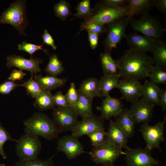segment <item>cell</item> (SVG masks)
Instances as JSON below:
<instances>
[{"instance_id": "cell-8", "label": "cell", "mask_w": 166, "mask_h": 166, "mask_svg": "<svg viewBox=\"0 0 166 166\" xmlns=\"http://www.w3.org/2000/svg\"><path fill=\"white\" fill-rule=\"evenodd\" d=\"M122 149L107 141L99 146L93 147L88 153L94 162L104 166L113 164L120 156L124 155Z\"/></svg>"}, {"instance_id": "cell-4", "label": "cell", "mask_w": 166, "mask_h": 166, "mask_svg": "<svg viewBox=\"0 0 166 166\" xmlns=\"http://www.w3.org/2000/svg\"><path fill=\"white\" fill-rule=\"evenodd\" d=\"M129 23L134 30L158 40H161L166 30L160 22L148 13L142 14L138 19L130 18Z\"/></svg>"}, {"instance_id": "cell-29", "label": "cell", "mask_w": 166, "mask_h": 166, "mask_svg": "<svg viewBox=\"0 0 166 166\" xmlns=\"http://www.w3.org/2000/svg\"><path fill=\"white\" fill-rule=\"evenodd\" d=\"M154 64L164 68L166 66V44L164 42L158 41L152 53Z\"/></svg>"}, {"instance_id": "cell-20", "label": "cell", "mask_w": 166, "mask_h": 166, "mask_svg": "<svg viewBox=\"0 0 166 166\" xmlns=\"http://www.w3.org/2000/svg\"><path fill=\"white\" fill-rule=\"evenodd\" d=\"M106 132L107 141L121 148L127 149L129 148L127 145L128 138L117 126L114 121L110 120Z\"/></svg>"}, {"instance_id": "cell-36", "label": "cell", "mask_w": 166, "mask_h": 166, "mask_svg": "<svg viewBox=\"0 0 166 166\" xmlns=\"http://www.w3.org/2000/svg\"><path fill=\"white\" fill-rule=\"evenodd\" d=\"M55 154L47 159L43 160L38 158L26 161L19 160L14 166H54L53 159Z\"/></svg>"}, {"instance_id": "cell-41", "label": "cell", "mask_w": 166, "mask_h": 166, "mask_svg": "<svg viewBox=\"0 0 166 166\" xmlns=\"http://www.w3.org/2000/svg\"><path fill=\"white\" fill-rule=\"evenodd\" d=\"M53 98L54 104L57 107L70 108L65 95L63 94L61 91L57 92L53 95Z\"/></svg>"}, {"instance_id": "cell-9", "label": "cell", "mask_w": 166, "mask_h": 166, "mask_svg": "<svg viewBox=\"0 0 166 166\" xmlns=\"http://www.w3.org/2000/svg\"><path fill=\"white\" fill-rule=\"evenodd\" d=\"M165 122V118L154 125H149L148 122H144L140 127L138 130L146 143L145 148L149 151L151 152L156 148L162 151L160 145L161 142L164 140V129Z\"/></svg>"}, {"instance_id": "cell-30", "label": "cell", "mask_w": 166, "mask_h": 166, "mask_svg": "<svg viewBox=\"0 0 166 166\" xmlns=\"http://www.w3.org/2000/svg\"><path fill=\"white\" fill-rule=\"evenodd\" d=\"M64 70L62 62L59 60L57 55L50 56L49 62L45 68V72L50 76L56 77Z\"/></svg>"}, {"instance_id": "cell-28", "label": "cell", "mask_w": 166, "mask_h": 166, "mask_svg": "<svg viewBox=\"0 0 166 166\" xmlns=\"http://www.w3.org/2000/svg\"><path fill=\"white\" fill-rule=\"evenodd\" d=\"M100 58L104 75L118 74L117 62V60L113 58L110 54L101 53Z\"/></svg>"}, {"instance_id": "cell-11", "label": "cell", "mask_w": 166, "mask_h": 166, "mask_svg": "<svg viewBox=\"0 0 166 166\" xmlns=\"http://www.w3.org/2000/svg\"><path fill=\"white\" fill-rule=\"evenodd\" d=\"M52 116L53 120L62 132L72 131L79 121L77 116L70 108H55L53 109Z\"/></svg>"}, {"instance_id": "cell-3", "label": "cell", "mask_w": 166, "mask_h": 166, "mask_svg": "<svg viewBox=\"0 0 166 166\" xmlns=\"http://www.w3.org/2000/svg\"><path fill=\"white\" fill-rule=\"evenodd\" d=\"M26 2L24 0L15 1L2 13L0 18V23L12 26L20 35L26 36L25 30L28 23Z\"/></svg>"}, {"instance_id": "cell-26", "label": "cell", "mask_w": 166, "mask_h": 166, "mask_svg": "<svg viewBox=\"0 0 166 166\" xmlns=\"http://www.w3.org/2000/svg\"><path fill=\"white\" fill-rule=\"evenodd\" d=\"M120 77L118 74L104 75L99 80L101 97H106L113 89L117 88Z\"/></svg>"}, {"instance_id": "cell-24", "label": "cell", "mask_w": 166, "mask_h": 166, "mask_svg": "<svg viewBox=\"0 0 166 166\" xmlns=\"http://www.w3.org/2000/svg\"><path fill=\"white\" fill-rule=\"evenodd\" d=\"M78 91L93 99L97 97H101L99 80L95 77H90L83 80Z\"/></svg>"}, {"instance_id": "cell-27", "label": "cell", "mask_w": 166, "mask_h": 166, "mask_svg": "<svg viewBox=\"0 0 166 166\" xmlns=\"http://www.w3.org/2000/svg\"><path fill=\"white\" fill-rule=\"evenodd\" d=\"M53 95L50 91L43 89L35 98L34 105L40 111H44L55 108Z\"/></svg>"}, {"instance_id": "cell-32", "label": "cell", "mask_w": 166, "mask_h": 166, "mask_svg": "<svg viewBox=\"0 0 166 166\" xmlns=\"http://www.w3.org/2000/svg\"><path fill=\"white\" fill-rule=\"evenodd\" d=\"M20 85L25 87L27 94L33 98H35L43 90L33 78L32 74L29 79Z\"/></svg>"}, {"instance_id": "cell-22", "label": "cell", "mask_w": 166, "mask_h": 166, "mask_svg": "<svg viewBox=\"0 0 166 166\" xmlns=\"http://www.w3.org/2000/svg\"><path fill=\"white\" fill-rule=\"evenodd\" d=\"M160 89L157 85L146 80L142 85L141 97L145 101L155 105H160Z\"/></svg>"}, {"instance_id": "cell-2", "label": "cell", "mask_w": 166, "mask_h": 166, "mask_svg": "<svg viewBox=\"0 0 166 166\" xmlns=\"http://www.w3.org/2000/svg\"><path fill=\"white\" fill-rule=\"evenodd\" d=\"M26 133L52 140L57 138L62 130L54 121L45 113H34L23 122Z\"/></svg>"}, {"instance_id": "cell-21", "label": "cell", "mask_w": 166, "mask_h": 166, "mask_svg": "<svg viewBox=\"0 0 166 166\" xmlns=\"http://www.w3.org/2000/svg\"><path fill=\"white\" fill-rule=\"evenodd\" d=\"M78 92L77 99L72 109L77 116L82 119L92 116L93 115L92 107L93 99Z\"/></svg>"}, {"instance_id": "cell-13", "label": "cell", "mask_w": 166, "mask_h": 166, "mask_svg": "<svg viewBox=\"0 0 166 166\" xmlns=\"http://www.w3.org/2000/svg\"><path fill=\"white\" fill-rule=\"evenodd\" d=\"M139 80L130 78L119 80L117 87L122 94L121 100L133 103L141 97L142 85Z\"/></svg>"}, {"instance_id": "cell-34", "label": "cell", "mask_w": 166, "mask_h": 166, "mask_svg": "<svg viewBox=\"0 0 166 166\" xmlns=\"http://www.w3.org/2000/svg\"><path fill=\"white\" fill-rule=\"evenodd\" d=\"M53 10L55 16L65 20L72 14L69 3L65 0H61L55 5Z\"/></svg>"}, {"instance_id": "cell-39", "label": "cell", "mask_w": 166, "mask_h": 166, "mask_svg": "<svg viewBox=\"0 0 166 166\" xmlns=\"http://www.w3.org/2000/svg\"><path fill=\"white\" fill-rule=\"evenodd\" d=\"M43 44L40 45H36L30 43H27L26 41L22 42L21 44H19L18 48L19 50L25 51L30 54L32 57V55L37 50H42L46 53L47 54V50L44 49L42 48Z\"/></svg>"}, {"instance_id": "cell-31", "label": "cell", "mask_w": 166, "mask_h": 166, "mask_svg": "<svg viewBox=\"0 0 166 166\" xmlns=\"http://www.w3.org/2000/svg\"><path fill=\"white\" fill-rule=\"evenodd\" d=\"M148 77H150V82L154 84H166V72L164 67L154 65Z\"/></svg>"}, {"instance_id": "cell-18", "label": "cell", "mask_w": 166, "mask_h": 166, "mask_svg": "<svg viewBox=\"0 0 166 166\" xmlns=\"http://www.w3.org/2000/svg\"><path fill=\"white\" fill-rule=\"evenodd\" d=\"M121 100L108 94L103 100L101 105L97 107V109L101 112V116L104 120L115 117L122 111L124 105Z\"/></svg>"}, {"instance_id": "cell-43", "label": "cell", "mask_w": 166, "mask_h": 166, "mask_svg": "<svg viewBox=\"0 0 166 166\" xmlns=\"http://www.w3.org/2000/svg\"><path fill=\"white\" fill-rule=\"evenodd\" d=\"M42 38L43 41V43L51 46L53 50L57 49V46L55 44L54 40L49 34L48 30L46 29L44 30V33L42 35Z\"/></svg>"}, {"instance_id": "cell-17", "label": "cell", "mask_w": 166, "mask_h": 166, "mask_svg": "<svg viewBox=\"0 0 166 166\" xmlns=\"http://www.w3.org/2000/svg\"><path fill=\"white\" fill-rule=\"evenodd\" d=\"M130 48L143 52L152 53L160 40L136 33L125 34L124 37Z\"/></svg>"}, {"instance_id": "cell-40", "label": "cell", "mask_w": 166, "mask_h": 166, "mask_svg": "<svg viewBox=\"0 0 166 166\" xmlns=\"http://www.w3.org/2000/svg\"><path fill=\"white\" fill-rule=\"evenodd\" d=\"M78 92L75 88V84L72 82L66 94L65 95L70 108L72 109L78 97Z\"/></svg>"}, {"instance_id": "cell-15", "label": "cell", "mask_w": 166, "mask_h": 166, "mask_svg": "<svg viewBox=\"0 0 166 166\" xmlns=\"http://www.w3.org/2000/svg\"><path fill=\"white\" fill-rule=\"evenodd\" d=\"M6 59V65L9 69L16 67L21 70L29 71L32 75H35L42 71L39 66L43 62L39 58L31 57L28 59L20 56L12 55L7 56Z\"/></svg>"}, {"instance_id": "cell-42", "label": "cell", "mask_w": 166, "mask_h": 166, "mask_svg": "<svg viewBox=\"0 0 166 166\" xmlns=\"http://www.w3.org/2000/svg\"><path fill=\"white\" fill-rule=\"evenodd\" d=\"M20 85L14 81L9 80L5 81L0 85V93L3 95L9 94L16 87Z\"/></svg>"}, {"instance_id": "cell-38", "label": "cell", "mask_w": 166, "mask_h": 166, "mask_svg": "<svg viewBox=\"0 0 166 166\" xmlns=\"http://www.w3.org/2000/svg\"><path fill=\"white\" fill-rule=\"evenodd\" d=\"M9 140L14 141L16 142L18 141L12 138L0 123V155L4 159L6 158V156L4 151L3 146L6 142Z\"/></svg>"}, {"instance_id": "cell-12", "label": "cell", "mask_w": 166, "mask_h": 166, "mask_svg": "<svg viewBox=\"0 0 166 166\" xmlns=\"http://www.w3.org/2000/svg\"><path fill=\"white\" fill-rule=\"evenodd\" d=\"M104 120L101 116L94 115L78 121L72 130L71 135L78 138L84 135H88L92 132L100 129H105Z\"/></svg>"}, {"instance_id": "cell-37", "label": "cell", "mask_w": 166, "mask_h": 166, "mask_svg": "<svg viewBox=\"0 0 166 166\" xmlns=\"http://www.w3.org/2000/svg\"><path fill=\"white\" fill-rule=\"evenodd\" d=\"M92 145L93 147L99 146L107 141L106 132L105 129L95 131L88 134Z\"/></svg>"}, {"instance_id": "cell-44", "label": "cell", "mask_w": 166, "mask_h": 166, "mask_svg": "<svg viewBox=\"0 0 166 166\" xmlns=\"http://www.w3.org/2000/svg\"><path fill=\"white\" fill-rule=\"evenodd\" d=\"M105 5L115 8H121L128 4V0H105L102 1Z\"/></svg>"}, {"instance_id": "cell-47", "label": "cell", "mask_w": 166, "mask_h": 166, "mask_svg": "<svg viewBox=\"0 0 166 166\" xmlns=\"http://www.w3.org/2000/svg\"><path fill=\"white\" fill-rule=\"evenodd\" d=\"M153 6L164 15L166 14V0H153Z\"/></svg>"}, {"instance_id": "cell-19", "label": "cell", "mask_w": 166, "mask_h": 166, "mask_svg": "<svg viewBox=\"0 0 166 166\" xmlns=\"http://www.w3.org/2000/svg\"><path fill=\"white\" fill-rule=\"evenodd\" d=\"M114 117L116 124L128 138L133 136L135 124L128 109H124L119 114Z\"/></svg>"}, {"instance_id": "cell-25", "label": "cell", "mask_w": 166, "mask_h": 166, "mask_svg": "<svg viewBox=\"0 0 166 166\" xmlns=\"http://www.w3.org/2000/svg\"><path fill=\"white\" fill-rule=\"evenodd\" d=\"M34 79L43 89L50 91L64 85L67 81L66 78H60L50 75L43 77L35 75Z\"/></svg>"}, {"instance_id": "cell-49", "label": "cell", "mask_w": 166, "mask_h": 166, "mask_svg": "<svg viewBox=\"0 0 166 166\" xmlns=\"http://www.w3.org/2000/svg\"><path fill=\"white\" fill-rule=\"evenodd\" d=\"M104 166H115L113 164H110L107 165H106Z\"/></svg>"}, {"instance_id": "cell-1", "label": "cell", "mask_w": 166, "mask_h": 166, "mask_svg": "<svg viewBox=\"0 0 166 166\" xmlns=\"http://www.w3.org/2000/svg\"><path fill=\"white\" fill-rule=\"evenodd\" d=\"M117 61L120 77L138 80L147 77L154 64L152 57L144 52L131 48L126 50Z\"/></svg>"}, {"instance_id": "cell-50", "label": "cell", "mask_w": 166, "mask_h": 166, "mask_svg": "<svg viewBox=\"0 0 166 166\" xmlns=\"http://www.w3.org/2000/svg\"><path fill=\"white\" fill-rule=\"evenodd\" d=\"M0 166H5V165L4 164H0Z\"/></svg>"}, {"instance_id": "cell-48", "label": "cell", "mask_w": 166, "mask_h": 166, "mask_svg": "<svg viewBox=\"0 0 166 166\" xmlns=\"http://www.w3.org/2000/svg\"><path fill=\"white\" fill-rule=\"evenodd\" d=\"M160 106H161L162 111L166 110V89H160L159 95Z\"/></svg>"}, {"instance_id": "cell-14", "label": "cell", "mask_w": 166, "mask_h": 166, "mask_svg": "<svg viewBox=\"0 0 166 166\" xmlns=\"http://www.w3.org/2000/svg\"><path fill=\"white\" fill-rule=\"evenodd\" d=\"M155 105L141 98L132 103L128 111L135 124L148 122L152 118Z\"/></svg>"}, {"instance_id": "cell-5", "label": "cell", "mask_w": 166, "mask_h": 166, "mask_svg": "<svg viewBox=\"0 0 166 166\" xmlns=\"http://www.w3.org/2000/svg\"><path fill=\"white\" fill-rule=\"evenodd\" d=\"M130 18L125 16L117 19L107 24V36L103 42L105 52L110 54L113 48L121 42L125 35V30Z\"/></svg>"}, {"instance_id": "cell-10", "label": "cell", "mask_w": 166, "mask_h": 166, "mask_svg": "<svg viewBox=\"0 0 166 166\" xmlns=\"http://www.w3.org/2000/svg\"><path fill=\"white\" fill-rule=\"evenodd\" d=\"M126 164L124 166H158L160 161L153 158L151 152L145 148H130L124 152Z\"/></svg>"}, {"instance_id": "cell-35", "label": "cell", "mask_w": 166, "mask_h": 166, "mask_svg": "<svg viewBox=\"0 0 166 166\" xmlns=\"http://www.w3.org/2000/svg\"><path fill=\"white\" fill-rule=\"evenodd\" d=\"M83 30L89 31L97 34L99 36L106 32V27L93 21L85 20L81 26V30L78 34Z\"/></svg>"}, {"instance_id": "cell-46", "label": "cell", "mask_w": 166, "mask_h": 166, "mask_svg": "<svg viewBox=\"0 0 166 166\" xmlns=\"http://www.w3.org/2000/svg\"><path fill=\"white\" fill-rule=\"evenodd\" d=\"M90 45L93 49H96L98 45L99 35L96 33L87 31Z\"/></svg>"}, {"instance_id": "cell-7", "label": "cell", "mask_w": 166, "mask_h": 166, "mask_svg": "<svg viewBox=\"0 0 166 166\" xmlns=\"http://www.w3.org/2000/svg\"><path fill=\"white\" fill-rule=\"evenodd\" d=\"M94 9L93 14L85 20L93 21L103 26L127 16L128 11V4L122 7L115 8L105 5L102 1L98 2Z\"/></svg>"}, {"instance_id": "cell-33", "label": "cell", "mask_w": 166, "mask_h": 166, "mask_svg": "<svg viewBox=\"0 0 166 166\" xmlns=\"http://www.w3.org/2000/svg\"><path fill=\"white\" fill-rule=\"evenodd\" d=\"M76 10V13L73 14L75 16L85 19L93 14L94 9L91 8L89 0H83L78 3Z\"/></svg>"}, {"instance_id": "cell-23", "label": "cell", "mask_w": 166, "mask_h": 166, "mask_svg": "<svg viewBox=\"0 0 166 166\" xmlns=\"http://www.w3.org/2000/svg\"><path fill=\"white\" fill-rule=\"evenodd\" d=\"M153 0H128V11L127 16L130 18L135 15L148 13L153 5Z\"/></svg>"}, {"instance_id": "cell-16", "label": "cell", "mask_w": 166, "mask_h": 166, "mask_svg": "<svg viewBox=\"0 0 166 166\" xmlns=\"http://www.w3.org/2000/svg\"><path fill=\"white\" fill-rule=\"evenodd\" d=\"M57 149L64 153L68 159L72 160L84 153L82 144L78 138L71 135H67L59 139L57 141Z\"/></svg>"}, {"instance_id": "cell-6", "label": "cell", "mask_w": 166, "mask_h": 166, "mask_svg": "<svg viewBox=\"0 0 166 166\" xmlns=\"http://www.w3.org/2000/svg\"><path fill=\"white\" fill-rule=\"evenodd\" d=\"M17 140L15 152L19 160H29L38 158L41 149L38 136L25 133Z\"/></svg>"}, {"instance_id": "cell-45", "label": "cell", "mask_w": 166, "mask_h": 166, "mask_svg": "<svg viewBox=\"0 0 166 166\" xmlns=\"http://www.w3.org/2000/svg\"><path fill=\"white\" fill-rule=\"evenodd\" d=\"M26 75V74L24 73L22 70H18L15 69L12 70L7 79L9 80L13 81H20L23 79Z\"/></svg>"}]
</instances>
